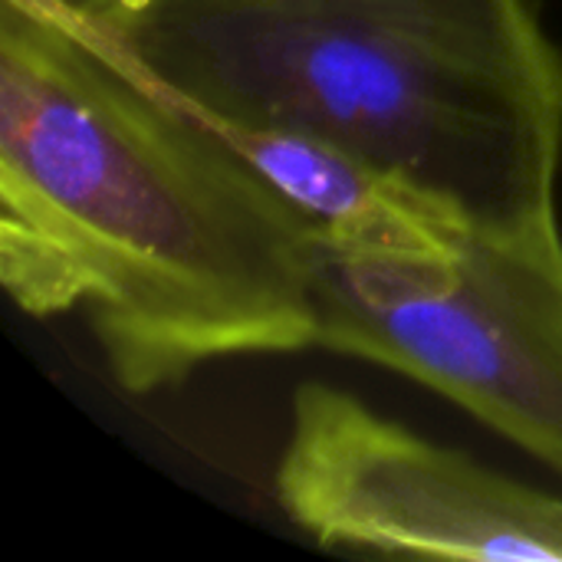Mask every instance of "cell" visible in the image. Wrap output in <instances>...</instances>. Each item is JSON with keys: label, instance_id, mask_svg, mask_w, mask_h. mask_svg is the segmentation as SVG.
<instances>
[{"label": "cell", "instance_id": "1", "mask_svg": "<svg viewBox=\"0 0 562 562\" xmlns=\"http://www.w3.org/2000/svg\"><path fill=\"white\" fill-rule=\"evenodd\" d=\"M316 231L112 36L0 0V280L86 310L119 389L316 346Z\"/></svg>", "mask_w": 562, "mask_h": 562}, {"label": "cell", "instance_id": "2", "mask_svg": "<svg viewBox=\"0 0 562 562\" xmlns=\"http://www.w3.org/2000/svg\"><path fill=\"white\" fill-rule=\"evenodd\" d=\"M105 36L204 119L313 132L471 231L560 221L562 49L530 0H142Z\"/></svg>", "mask_w": 562, "mask_h": 562}, {"label": "cell", "instance_id": "3", "mask_svg": "<svg viewBox=\"0 0 562 562\" xmlns=\"http://www.w3.org/2000/svg\"><path fill=\"white\" fill-rule=\"evenodd\" d=\"M313 310L319 349L435 389L562 477L560 221L468 231L445 254L319 240Z\"/></svg>", "mask_w": 562, "mask_h": 562}, {"label": "cell", "instance_id": "4", "mask_svg": "<svg viewBox=\"0 0 562 562\" xmlns=\"http://www.w3.org/2000/svg\"><path fill=\"white\" fill-rule=\"evenodd\" d=\"M273 491L326 550L562 562L560 494L484 468L319 382L293 395Z\"/></svg>", "mask_w": 562, "mask_h": 562}, {"label": "cell", "instance_id": "5", "mask_svg": "<svg viewBox=\"0 0 562 562\" xmlns=\"http://www.w3.org/2000/svg\"><path fill=\"white\" fill-rule=\"evenodd\" d=\"M214 125L310 221L326 247L352 254H445L471 231L412 184L313 132Z\"/></svg>", "mask_w": 562, "mask_h": 562}, {"label": "cell", "instance_id": "6", "mask_svg": "<svg viewBox=\"0 0 562 562\" xmlns=\"http://www.w3.org/2000/svg\"><path fill=\"white\" fill-rule=\"evenodd\" d=\"M72 23L92 26L99 33H112L142 0H33Z\"/></svg>", "mask_w": 562, "mask_h": 562}]
</instances>
